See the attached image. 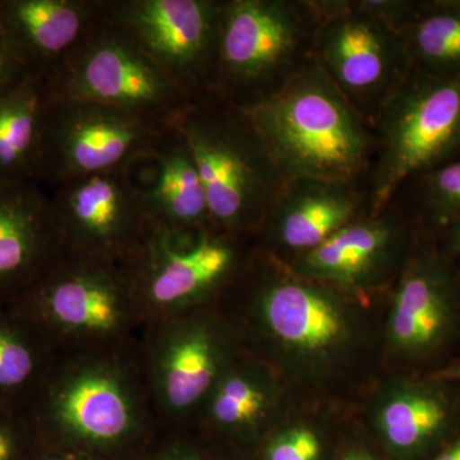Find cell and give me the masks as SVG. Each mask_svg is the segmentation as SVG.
Here are the masks:
<instances>
[{
	"label": "cell",
	"instance_id": "obj_1",
	"mask_svg": "<svg viewBox=\"0 0 460 460\" xmlns=\"http://www.w3.org/2000/svg\"><path fill=\"white\" fill-rule=\"evenodd\" d=\"M232 287L246 302L253 332L284 367L319 378L358 350L362 325L353 296L296 274L262 248H253Z\"/></svg>",
	"mask_w": 460,
	"mask_h": 460
},
{
	"label": "cell",
	"instance_id": "obj_2",
	"mask_svg": "<svg viewBox=\"0 0 460 460\" xmlns=\"http://www.w3.org/2000/svg\"><path fill=\"white\" fill-rule=\"evenodd\" d=\"M287 181H368L374 127L313 59L246 111Z\"/></svg>",
	"mask_w": 460,
	"mask_h": 460
},
{
	"label": "cell",
	"instance_id": "obj_3",
	"mask_svg": "<svg viewBox=\"0 0 460 460\" xmlns=\"http://www.w3.org/2000/svg\"><path fill=\"white\" fill-rule=\"evenodd\" d=\"M175 124L198 165L214 226L255 238L287 180L250 115L208 93Z\"/></svg>",
	"mask_w": 460,
	"mask_h": 460
},
{
	"label": "cell",
	"instance_id": "obj_4",
	"mask_svg": "<svg viewBox=\"0 0 460 460\" xmlns=\"http://www.w3.org/2000/svg\"><path fill=\"white\" fill-rule=\"evenodd\" d=\"M5 307L54 353L68 344L105 350L144 316L122 263L66 251Z\"/></svg>",
	"mask_w": 460,
	"mask_h": 460
},
{
	"label": "cell",
	"instance_id": "obj_5",
	"mask_svg": "<svg viewBox=\"0 0 460 460\" xmlns=\"http://www.w3.org/2000/svg\"><path fill=\"white\" fill-rule=\"evenodd\" d=\"M317 0H226L214 95L248 111L279 91L311 59Z\"/></svg>",
	"mask_w": 460,
	"mask_h": 460
},
{
	"label": "cell",
	"instance_id": "obj_6",
	"mask_svg": "<svg viewBox=\"0 0 460 460\" xmlns=\"http://www.w3.org/2000/svg\"><path fill=\"white\" fill-rule=\"evenodd\" d=\"M114 353L87 350L74 358L56 353L23 411L33 436L54 435L90 447H114L150 419L144 387Z\"/></svg>",
	"mask_w": 460,
	"mask_h": 460
},
{
	"label": "cell",
	"instance_id": "obj_7",
	"mask_svg": "<svg viewBox=\"0 0 460 460\" xmlns=\"http://www.w3.org/2000/svg\"><path fill=\"white\" fill-rule=\"evenodd\" d=\"M372 127L376 150L367 190L376 215L408 181L460 156V75L411 71Z\"/></svg>",
	"mask_w": 460,
	"mask_h": 460
},
{
	"label": "cell",
	"instance_id": "obj_8",
	"mask_svg": "<svg viewBox=\"0 0 460 460\" xmlns=\"http://www.w3.org/2000/svg\"><path fill=\"white\" fill-rule=\"evenodd\" d=\"M47 84L50 102H98L160 127L174 126L193 102L105 14Z\"/></svg>",
	"mask_w": 460,
	"mask_h": 460
},
{
	"label": "cell",
	"instance_id": "obj_9",
	"mask_svg": "<svg viewBox=\"0 0 460 460\" xmlns=\"http://www.w3.org/2000/svg\"><path fill=\"white\" fill-rule=\"evenodd\" d=\"M247 241L217 228H154L122 262L142 314L160 320L210 304L243 271L253 251Z\"/></svg>",
	"mask_w": 460,
	"mask_h": 460
},
{
	"label": "cell",
	"instance_id": "obj_10",
	"mask_svg": "<svg viewBox=\"0 0 460 460\" xmlns=\"http://www.w3.org/2000/svg\"><path fill=\"white\" fill-rule=\"evenodd\" d=\"M168 128L98 102H50L39 183L50 190L75 178L137 168Z\"/></svg>",
	"mask_w": 460,
	"mask_h": 460
},
{
	"label": "cell",
	"instance_id": "obj_11",
	"mask_svg": "<svg viewBox=\"0 0 460 460\" xmlns=\"http://www.w3.org/2000/svg\"><path fill=\"white\" fill-rule=\"evenodd\" d=\"M320 22L313 57L371 124L411 74L402 32L359 7L357 0H317Z\"/></svg>",
	"mask_w": 460,
	"mask_h": 460
},
{
	"label": "cell",
	"instance_id": "obj_12",
	"mask_svg": "<svg viewBox=\"0 0 460 460\" xmlns=\"http://www.w3.org/2000/svg\"><path fill=\"white\" fill-rule=\"evenodd\" d=\"M226 0H104V14L193 102L213 93Z\"/></svg>",
	"mask_w": 460,
	"mask_h": 460
},
{
	"label": "cell",
	"instance_id": "obj_13",
	"mask_svg": "<svg viewBox=\"0 0 460 460\" xmlns=\"http://www.w3.org/2000/svg\"><path fill=\"white\" fill-rule=\"evenodd\" d=\"M48 190L66 252L122 263L155 228L136 168L75 178Z\"/></svg>",
	"mask_w": 460,
	"mask_h": 460
},
{
	"label": "cell",
	"instance_id": "obj_14",
	"mask_svg": "<svg viewBox=\"0 0 460 460\" xmlns=\"http://www.w3.org/2000/svg\"><path fill=\"white\" fill-rule=\"evenodd\" d=\"M157 321L148 385L163 413L184 417L201 408L220 376L239 359L237 334L206 305Z\"/></svg>",
	"mask_w": 460,
	"mask_h": 460
},
{
	"label": "cell",
	"instance_id": "obj_15",
	"mask_svg": "<svg viewBox=\"0 0 460 460\" xmlns=\"http://www.w3.org/2000/svg\"><path fill=\"white\" fill-rule=\"evenodd\" d=\"M410 222L390 205L367 214L326 239L320 246L293 256L296 274L357 296L401 274L411 252Z\"/></svg>",
	"mask_w": 460,
	"mask_h": 460
},
{
	"label": "cell",
	"instance_id": "obj_16",
	"mask_svg": "<svg viewBox=\"0 0 460 460\" xmlns=\"http://www.w3.org/2000/svg\"><path fill=\"white\" fill-rule=\"evenodd\" d=\"M460 283L449 259L432 248L411 250L390 305L389 349L419 361L438 352L458 323Z\"/></svg>",
	"mask_w": 460,
	"mask_h": 460
},
{
	"label": "cell",
	"instance_id": "obj_17",
	"mask_svg": "<svg viewBox=\"0 0 460 460\" xmlns=\"http://www.w3.org/2000/svg\"><path fill=\"white\" fill-rule=\"evenodd\" d=\"M367 214L366 186L310 178L287 181L257 232L259 247L275 256L286 251L299 255Z\"/></svg>",
	"mask_w": 460,
	"mask_h": 460
},
{
	"label": "cell",
	"instance_id": "obj_18",
	"mask_svg": "<svg viewBox=\"0 0 460 460\" xmlns=\"http://www.w3.org/2000/svg\"><path fill=\"white\" fill-rule=\"evenodd\" d=\"M102 14L104 0H0V30L23 72L47 80Z\"/></svg>",
	"mask_w": 460,
	"mask_h": 460
},
{
	"label": "cell",
	"instance_id": "obj_19",
	"mask_svg": "<svg viewBox=\"0 0 460 460\" xmlns=\"http://www.w3.org/2000/svg\"><path fill=\"white\" fill-rule=\"evenodd\" d=\"M63 252L49 190L35 181L0 183V307Z\"/></svg>",
	"mask_w": 460,
	"mask_h": 460
},
{
	"label": "cell",
	"instance_id": "obj_20",
	"mask_svg": "<svg viewBox=\"0 0 460 460\" xmlns=\"http://www.w3.org/2000/svg\"><path fill=\"white\" fill-rule=\"evenodd\" d=\"M443 383L402 380L377 396L371 419L387 449L402 459L422 456L453 426L456 402Z\"/></svg>",
	"mask_w": 460,
	"mask_h": 460
},
{
	"label": "cell",
	"instance_id": "obj_21",
	"mask_svg": "<svg viewBox=\"0 0 460 460\" xmlns=\"http://www.w3.org/2000/svg\"><path fill=\"white\" fill-rule=\"evenodd\" d=\"M150 164L153 180L141 181L137 178L145 208L155 228L177 232L217 228L198 165L177 124L163 133Z\"/></svg>",
	"mask_w": 460,
	"mask_h": 460
},
{
	"label": "cell",
	"instance_id": "obj_22",
	"mask_svg": "<svg viewBox=\"0 0 460 460\" xmlns=\"http://www.w3.org/2000/svg\"><path fill=\"white\" fill-rule=\"evenodd\" d=\"M49 102L47 80L35 75H22L0 90V183H39Z\"/></svg>",
	"mask_w": 460,
	"mask_h": 460
},
{
	"label": "cell",
	"instance_id": "obj_23",
	"mask_svg": "<svg viewBox=\"0 0 460 460\" xmlns=\"http://www.w3.org/2000/svg\"><path fill=\"white\" fill-rule=\"evenodd\" d=\"M277 375L260 363L237 359L201 405L205 419L226 434L250 436L271 425L281 411Z\"/></svg>",
	"mask_w": 460,
	"mask_h": 460
},
{
	"label": "cell",
	"instance_id": "obj_24",
	"mask_svg": "<svg viewBox=\"0 0 460 460\" xmlns=\"http://www.w3.org/2000/svg\"><path fill=\"white\" fill-rule=\"evenodd\" d=\"M56 353L25 321L0 307V407L23 411L41 386Z\"/></svg>",
	"mask_w": 460,
	"mask_h": 460
},
{
	"label": "cell",
	"instance_id": "obj_25",
	"mask_svg": "<svg viewBox=\"0 0 460 460\" xmlns=\"http://www.w3.org/2000/svg\"><path fill=\"white\" fill-rule=\"evenodd\" d=\"M411 71L460 75V2H422L419 13L402 31Z\"/></svg>",
	"mask_w": 460,
	"mask_h": 460
},
{
	"label": "cell",
	"instance_id": "obj_26",
	"mask_svg": "<svg viewBox=\"0 0 460 460\" xmlns=\"http://www.w3.org/2000/svg\"><path fill=\"white\" fill-rule=\"evenodd\" d=\"M411 181L416 183L417 204L429 223L445 229L460 219V156Z\"/></svg>",
	"mask_w": 460,
	"mask_h": 460
},
{
	"label": "cell",
	"instance_id": "obj_27",
	"mask_svg": "<svg viewBox=\"0 0 460 460\" xmlns=\"http://www.w3.org/2000/svg\"><path fill=\"white\" fill-rule=\"evenodd\" d=\"M323 441L316 429L304 423L288 426L272 435L265 449L266 460H320Z\"/></svg>",
	"mask_w": 460,
	"mask_h": 460
},
{
	"label": "cell",
	"instance_id": "obj_28",
	"mask_svg": "<svg viewBox=\"0 0 460 460\" xmlns=\"http://www.w3.org/2000/svg\"><path fill=\"white\" fill-rule=\"evenodd\" d=\"M32 431L25 414L0 410V460H14Z\"/></svg>",
	"mask_w": 460,
	"mask_h": 460
},
{
	"label": "cell",
	"instance_id": "obj_29",
	"mask_svg": "<svg viewBox=\"0 0 460 460\" xmlns=\"http://www.w3.org/2000/svg\"><path fill=\"white\" fill-rule=\"evenodd\" d=\"M26 75L21 66L18 65L16 58L8 48L7 41L0 30V90L13 83L21 75Z\"/></svg>",
	"mask_w": 460,
	"mask_h": 460
},
{
	"label": "cell",
	"instance_id": "obj_30",
	"mask_svg": "<svg viewBox=\"0 0 460 460\" xmlns=\"http://www.w3.org/2000/svg\"><path fill=\"white\" fill-rule=\"evenodd\" d=\"M431 380L438 381V383H460V361L454 362L447 367L441 368L435 372L431 376Z\"/></svg>",
	"mask_w": 460,
	"mask_h": 460
},
{
	"label": "cell",
	"instance_id": "obj_31",
	"mask_svg": "<svg viewBox=\"0 0 460 460\" xmlns=\"http://www.w3.org/2000/svg\"><path fill=\"white\" fill-rule=\"evenodd\" d=\"M447 250L454 255H460V219L447 226Z\"/></svg>",
	"mask_w": 460,
	"mask_h": 460
},
{
	"label": "cell",
	"instance_id": "obj_32",
	"mask_svg": "<svg viewBox=\"0 0 460 460\" xmlns=\"http://www.w3.org/2000/svg\"><path fill=\"white\" fill-rule=\"evenodd\" d=\"M159 460H202L198 453L189 447H177L166 452Z\"/></svg>",
	"mask_w": 460,
	"mask_h": 460
},
{
	"label": "cell",
	"instance_id": "obj_33",
	"mask_svg": "<svg viewBox=\"0 0 460 460\" xmlns=\"http://www.w3.org/2000/svg\"><path fill=\"white\" fill-rule=\"evenodd\" d=\"M434 460H460V438L450 444Z\"/></svg>",
	"mask_w": 460,
	"mask_h": 460
},
{
	"label": "cell",
	"instance_id": "obj_34",
	"mask_svg": "<svg viewBox=\"0 0 460 460\" xmlns=\"http://www.w3.org/2000/svg\"><path fill=\"white\" fill-rule=\"evenodd\" d=\"M341 460H376L363 450H350Z\"/></svg>",
	"mask_w": 460,
	"mask_h": 460
},
{
	"label": "cell",
	"instance_id": "obj_35",
	"mask_svg": "<svg viewBox=\"0 0 460 460\" xmlns=\"http://www.w3.org/2000/svg\"><path fill=\"white\" fill-rule=\"evenodd\" d=\"M36 460H84V459L69 458V456H53V454H47V456H41L40 458H38Z\"/></svg>",
	"mask_w": 460,
	"mask_h": 460
},
{
	"label": "cell",
	"instance_id": "obj_36",
	"mask_svg": "<svg viewBox=\"0 0 460 460\" xmlns=\"http://www.w3.org/2000/svg\"><path fill=\"white\" fill-rule=\"evenodd\" d=\"M0 410H3V408H2V407H0ZM4 410H5V408H4Z\"/></svg>",
	"mask_w": 460,
	"mask_h": 460
},
{
	"label": "cell",
	"instance_id": "obj_37",
	"mask_svg": "<svg viewBox=\"0 0 460 460\" xmlns=\"http://www.w3.org/2000/svg\"><path fill=\"white\" fill-rule=\"evenodd\" d=\"M459 2H460V0H459Z\"/></svg>",
	"mask_w": 460,
	"mask_h": 460
}]
</instances>
